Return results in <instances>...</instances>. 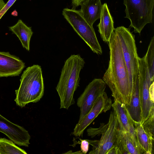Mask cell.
Segmentation results:
<instances>
[{
    "mask_svg": "<svg viewBox=\"0 0 154 154\" xmlns=\"http://www.w3.org/2000/svg\"><path fill=\"white\" fill-rule=\"evenodd\" d=\"M108 43L109 60L103 80L110 89L114 100L127 105L131 100L132 89L120 41L115 31Z\"/></svg>",
    "mask_w": 154,
    "mask_h": 154,
    "instance_id": "cell-1",
    "label": "cell"
},
{
    "mask_svg": "<svg viewBox=\"0 0 154 154\" xmlns=\"http://www.w3.org/2000/svg\"><path fill=\"white\" fill-rule=\"evenodd\" d=\"M85 63L79 54L72 55L65 62L56 88L60 98V109H68L75 103L74 94L79 86L80 73Z\"/></svg>",
    "mask_w": 154,
    "mask_h": 154,
    "instance_id": "cell-2",
    "label": "cell"
},
{
    "mask_svg": "<svg viewBox=\"0 0 154 154\" xmlns=\"http://www.w3.org/2000/svg\"><path fill=\"white\" fill-rule=\"evenodd\" d=\"M19 88L15 90L14 101L23 107L30 103H36L42 97L44 85L40 66L34 65L27 68L22 73Z\"/></svg>",
    "mask_w": 154,
    "mask_h": 154,
    "instance_id": "cell-3",
    "label": "cell"
},
{
    "mask_svg": "<svg viewBox=\"0 0 154 154\" xmlns=\"http://www.w3.org/2000/svg\"><path fill=\"white\" fill-rule=\"evenodd\" d=\"M103 124H101L99 128H90L87 130L88 135L91 137L101 134L99 140L87 139L93 146L89 154H106L110 149L116 145L119 127L114 112H110L108 123Z\"/></svg>",
    "mask_w": 154,
    "mask_h": 154,
    "instance_id": "cell-4",
    "label": "cell"
},
{
    "mask_svg": "<svg viewBox=\"0 0 154 154\" xmlns=\"http://www.w3.org/2000/svg\"><path fill=\"white\" fill-rule=\"evenodd\" d=\"M119 38L124 60L127 68L131 87L139 80L140 72L138 56L135 40V35L130 29L120 26L115 29Z\"/></svg>",
    "mask_w": 154,
    "mask_h": 154,
    "instance_id": "cell-5",
    "label": "cell"
},
{
    "mask_svg": "<svg viewBox=\"0 0 154 154\" xmlns=\"http://www.w3.org/2000/svg\"><path fill=\"white\" fill-rule=\"evenodd\" d=\"M62 15L93 52L102 54V49L93 26L87 22L80 10L65 8L63 11Z\"/></svg>",
    "mask_w": 154,
    "mask_h": 154,
    "instance_id": "cell-6",
    "label": "cell"
},
{
    "mask_svg": "<svg viewBox=\"0 0 154 154\" xmlns=\"http://www.w3.org/2000/svg\"><path fill=\"white\" fill-rule=\"evenodd\" d=\"M125 18L131 22L130 26L140 34L145 25L152 22L154 0H123Z\"/></svg>",
    "mask_w": 154,
    "mask_h": 154,
    "instance_id": "cell-7",
    "label": "cell"
},
{
    "mask_svg": "<svg viewBox=\"0 0 154 154\" xmlns=\"http://www.w3.org/2000/svg\"><path fill=\"white\" fill-rule=\"evenodd\" d=\"M140 75L139 88L141 112V120L140 124L149 117L152 109L154 108V103L150 98L149 94V87L153 82L150 79L145 56L138 57Z\"/></svg>",
    "mask_w": 154,
    "mask_h": 154,
    "instance_id": "cell-8",
    "label": "cell"
},
{
    "mask_svg": "<svg viewBox=\"0 0 154 154\" xmlns=\"http://www.w3.org/2000/svg\"><path fill=\"white\" fill-rule=\"evenodd\" d=\"M106 85L103 79H95L86 87L77 100L80 111L78 122L89 112L96 100L105 92Z\"/></svg>",
    "mask_w": 154,
    "mask_h": 154,
    "instance_id": "cell-9",
    "label": "cell"
},
{
    "mask_svg": "<svg viewBox=\"0 0 154 154\" xmlns=\"http://www.w3.org/2000/svg\"><path fill=\"white\" fill-rule=\"evenodd\" d=\"M112 104V100L105 92L96 100L89 112L76 125L72 134L82 136L86 128L100 114L110 110Z\"/></svg>",
    "mask_w": 154,
    "mask_h": 154,
    "instance_id": "cell-10",
    "label": "cell"
},
{
    "mask_svg": "<svg viewBox=\"0 0 154 154\" xmlns=\"http://www.w3.org/2000/svg\"><path fill=\"white\" fill-rule=\"evenodd\" d=\"M0 132L6 135L15 144L28 147L31 136L23 127L15 124L0 114Z\"/></svg>",
    "mask_w": 154,
    "mask_h": 154,
    "instance_id": "cell-11",
    "label": "cell"
},
{
    "mask_svg": "<svg viewBox=\"0 0 154 154\" xmlns=\"http://www.w3.org/2000/svg\"><path fill=\"white\" fill-rule=\"evenodd\" d=\"M25 67V63L18 57L0 51V77L18 76Z\"/></svg>",
    "mask_w": 154,
    "mask_h": 154,
    "instance_id": "cell-12",
    "label": "cell"
},
{
    "mask_svg": "<svg viewBox=\"0 0 154 154\" xmlns=\"http://www.w3.org/2000/svg\"><path fill=\"white\" fill-rule=\"evenodd\" d=\"M100 22L97 26L98 31L103 41L108 42L115 28L112 17L106 3L102 5Z\"/></svg>",
    "mask_w": 154,
    "mask_h": 154,
    "instance_id": "cell-13",
    "label": "cell"
},
{
    "mask_svg": "<svg viewBox=\"0 0 154 154\" xmlns=\"http://www.w3.org/2000/svg\"><path fill=\"white\" fill-rule=\"evenodd\" d=\"M80 10L82 15L91 26L100 19L102 5L101 0H86L81 5Z\"/></svg>",
    "mask_w": 154,
    "mask_h": 154,
    "instance_id": "cell-14",
    "label": "cell"
},
{
    "mask_svg": "<svg viewBox=\"0 0 154 154\" xmlns=\"http://www.w3.org/2000/svg\"><path fill=\"white\" fill-rule=\"evenodd\" d=\"M112 107L118 122L119 128L129 132L134 127V124L126 109L125 105L114 100Z\"/></svg>",
    "mask_w": 154,
    "mask_h": 154,
    "instance_id": "cell-15",
    "label": "cell"
},
{
    "mask_svg": "<svg viewBox=\"0 0 154 154\" xmlns=\"http://www.w3.org/2000/svg\"><path fill=\"white\" fill-rule=\"evenodd\" d=\"M120 154H141L129 133L119 128L116 144Z\"/></svg>",
    "mask_w": 154,
    "mask_h": 154,
    "instance_id": "cell-16",
    "label": "cell"
},
{
    "mask_svg": "<svg viewBox=\"0 0 154 154\" xmlns=\"http://www.w3.org/2000/svg\"><path fill=\"white\" fill-rule=\"evenodd\" d=\"M9 28L18 37L23 48L29 51L30 42L33 33L31 27L28 26L21 20L19 19L15 24Z\"/></svg>",
    "mask_w": 154,
    "mask_h": 154,
    "instance_id": "cell-17",
    "label": "cell"
},
{
    "mask_svg": "<svg viewBox=\"0 0 154 154\" xmlns=\"http://www.w3.org/2000/svg\"><path fill=\"white\" fill-rule=\"evenodd\" d=\"M138 143L143 154H152L154 139L150 137L140 123H134Z\"/></svg>",
    "mask_w": 154,
    "mask_h": 154,
    "instance_id": "cell-18",
    "label": "cell"
},
{
    "mask_svg": "<svg viewBox=\"0 0 154 154\" xmlns=\"http://www.w3.org/2000/svg\"><path fill=\"white\" fill-rule=\"evenodd\" d=\"M27 154L23 149L17 146L11 140L0 138V154Z\"/></svg>",
    "mask_w": 154,
    "mask_h": 154,
    "instance_id": "cell-19",
    "label": "cell"
},
{
    "mask_svg": "<svg viewBox=\"0 0 154 154\" xmlns=\"http://www.w3.org/2000/svg\"><path fill=\"white\" fill-rule=\"evenodd\" d=\"M149 70L150 79L154 82V36L151 38L148 50L145 55Z\"/></svg>",
    "mask_w": 154,
    "mask_h": 154,
    "instance_id": "cell-20",
    "label": "cell"
},
{
    "mask_svg": "<svg viewBox=\"0 0 154 154\" xmlns=\"http://www.w3.org/2000/svg\"><path fill=\"white\" fill-rule=\"evenodd\" d=\"M154 108L153 109L148 118L142 125L144 130L148 135L154 139Z\"/></svg>",
    "mask_w": 154,
    "mask_h": 154,
    "instance_id": "cell-21",
    "label": "cell"
},
{
    "mask_svg": "<svg viewBox=\"0 0 154 154\" xmlns=\"http://www.w3.org/2000/svg\"><path fill=\"white\" fill-rule=\"evenodd\" d=\"M81 141V150L82 153L86 154L88 151L89 143L87 140L80 139Z\"/></svg>",
    "mask_w": 154,
    "mask_h": 154,
    "instance_id": "cell-22",
    "label": "cell"
},
{
    "mask_svg": "<svg viewBox=\"0 0 154 154\" xmlns=\"http://www.w3.org/2000/svg\"><path fill=\"white\" fill-rule=\"evenodd\" d=\"M16 0H9L3 8L0 11V19Z\"/></svg>",
    "mask_w": 154,
    "mask_h": 154,
    "instance_id": "cell-23",
    "label": "cell"
},
{
    "mask_svg": "<svg viewBox=\"0 0 154 154\" xmlns=\"http://www.w3.org/2000/svg\"><path fill=\"white\" fill-rule=\"evenodd\" d=\"M106 154H120V152L119 148L114 146L107 151Z\"/></svg>",
    "mask_w": 154,
    "mask_h": 154,
    "instance_id": "cell-24",
    "label": "cell"
},
{
    "mask_svg": "<svg viewBox=\"0 0 154 154\" xmlns=\"http://www.w3.org/2000/svg\"><path fill=\"white\" fill-rule=\"evenodd\" d=\"M85 0H72V8L76 9V7L80 5Z\"/></svg>",
    "mask_w": 154,
    "mask_h": 154,
    "instance_id": "cell-25",
    "label": "cell"
},
{
    "mask_svg": "<svg viewBox=\"0 0 154 154\" xmlns=\"http://www.w3.org/2000/svg\"><path fill=\"white\" fill-rule=\"evenodd\" d=\"M154 83L153 82L149 88V94L150 99L154 103Z\"/></svg>",
    "mask_w": 154,
    "mask_h": 154,
    "instance_id": "cell-26",
    "label": "cell"
},
{
    "mask_svg": "<svg viewBox=\"0 0 154 154\" xmlns=\"http://www.w3.org/2000/svg\"><path fill=\"white\" fill-rule=\"evenodd\" d=\"M4 0H0V11L3 8L5 5Z\"/></svg>",
    "mask_w": 154,
    "mask_h": 154,
    "instance_id": "cell-27",
    "label": "cell"
}]
</instances>
